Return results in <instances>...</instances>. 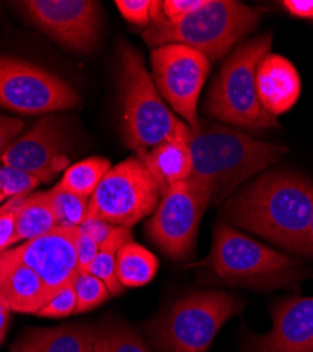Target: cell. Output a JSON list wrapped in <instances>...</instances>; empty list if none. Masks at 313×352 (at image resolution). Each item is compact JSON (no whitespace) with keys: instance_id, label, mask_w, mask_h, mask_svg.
Returning a JSON list of instances; mask_svg holds the SVG:
<instances>
[{"instance_id":"cell-31","label":"cell","mask_w":313,"mask_h":352,"mask_svg":"<svg viewBox=\"0 0 313 352\" xmlns=\"http://www.w3.org/2000/svg\"><path fill=\"white\" fill-rule=\"evenodd\" d=\"M75 250H76L79 271H87L91 263L94 262V259L98 256L100 247L92 237L80 231L78 227L76 236H75Z\"/></svg>"},{"instance_id":"cell-25","label":"cell","mask_w":313,"mask_h":352,"mask_svg":"<svg viewBox=\"0 0 313 352\" xmlns=\"http://www.w3.org/2000/svg\"><path fill=\"white\" fill-rule=\"evenodd\" d=\"M74 290L76 295V314L89 311L111 298L106 285L87 271L78 272L74 280Z\"/></svg>"},{"instance_id":"cell-22","label":"cell","mask_w":313,"mask_h":352,"mask_svg":"<svg viewBox=\"0 0 313 352\" xmlns=\"http://www.w3.org/2000/svg\"><path fill=\"white\" fill-rule=\"evenodd\" d=\"M110 161L102 157H92L76 162L65 169L63 179L56 185L78 196L91 199L103 176L110 170Z\"/></svg>"},{"instance_id":"cell-4","label":"cell","mask_w":313,"mask_h":352,"mask_svg":"<svg viewBox=\"0 0 313 352\" xmlns=\"http://www.w3.org/2000/svg\"><path fill=\"white\" fill-rule=\"evenodd\" d=\"M119 91L123 140L137 155L171 137L188 134L189 126L166 107L143 56L127 43L119 50Z\"/></svg>"},{"instance_id":"cell-14","label":"cell","mask_w":313,"mask_h":352,"mask_svg":"<svg viewBox=\"0 0 313 352\" xmlns=\"http://www.w3.org/2000/svg\"><path fill=\"white\" fill-rule=\"evenodd\" d=\"M78 228L55 227L37 239L13 248L16 255L43 280L48 300L71 285L78 272L75 236Z\"/></svg>"},{"instance_id":"cell-8","label":"cell","mask_w":313,"mask_h":352,"mask_svg":"<svg viewBox=\"0 0 313 352\" xmlns=\"http://www.w3.org/2000/svg\"><path fill=\"white\" fill-rule=\"evenodd\" d=\"M161 190L153 175L137 155H133L103 176L89 199L88 219L130 228L155 212Z\"/></svg>"},{"instance_id":"cell-27","label":"cell","mask_w":313,"mask_h":352,"mask_svg":"<svg viewBox=\"0 0 313 352\" xmlns=\"http://www.w3.org/2000/svg\"><path fill=\"white\" fill-rule=\"evenodd\" d=\"M87 272L96 276L106 285L111 298H116L123 293L125 287L120 285L116 275V254L99 251L98 256L94 259Z\"/></svg>"},{"instance_id":"cell-10","label":"cell","mask_w":313,"mask_h":352,"mask_svg":"<svg viewBox=\"0 0 313 352\" xmlns=\"http://www.w3.org/2000/svg\"><path fill=\"white\" fill-rule=\"evenodd\" d=\"M79 98L58 76L23 60L0 56V106L21 114L75 107Z\"/></svg>"},{"instance_id":"cell-33","label":"cell","mask_w":313,"mask_h":352,"mask_svg":"<svg viewBox=\"0 0 313 352\" xmlns=\"http://www.w3.org/2000/svg\"><path fill=\"white\" fill-rule=\"evenodd\" d=\"M115 227L116 226L109 224L98 219H88L87 221L82 223L79 230L83 231L85 234H88V236L92 237L100 247L110 237V234L113 230H115Z\"/></svg>"},{"instance_id":"cell-34","label":"cell","mask_w":313,"mask_h":352,"mask_svg":"<svg viewBox=\"0 0 313 352\" xmlns=\"http://www.w3.org/2000/svg\"><path fill=\"white\" fill-rule=\"evenodd\" d=\"M131 241H133V236H131L130 228L116 226L115 230L111 231L110 237L100 245V251H107V252L118 254V251L123 245H126L127 243H131Z\"/></svg>"},{"instance_id":"cell-30","label":"cell","mask_w":313,"mask_h":352,"mask_svg":"<svg viewBox=\"0 0 313 352\" xmlns=\"http://www.w3.org/2000/svg\"><path fill=\"white\" fill-rule=\"evenodd\" d=\"M115 5L130 23L138 25H149L151 23V0H116Z\"/></svg>"},{"instance_id":"cell-9","label":"cell","mask_w":313,"mask_h":352,"mask_svg":"<svg viewBox=\"0 0 313 352\" xmlns=\"http://www.w3.org/2000/svg\"><path fill=\"white\" fill-rule=\"evenodd\" d=\"M211 200L209 189L191 178L168 189L147 223L150 239L171 258L189 256Z\"/></svg>"},{"instance_id":"cell-37","label":"cell","mask_w":313,"mask_h":352,"mask_svg":"<svg viewBox=\"0 0 313 352\" xmlns=\"http://www.w3.org/2000/svg\"><path fill=\"white\" fill-rule=\"evenodd\" d=\"M309 245L313 251V212H312V217H310V224H309Z\"/></svg>"},{"instance_id":"cell-5","label":"cell","mask_w":313,"mask_h":352,"mask_svg":"<svg viewBox=\"0 0 313 352\" xmlns=\"http://www.w3.org/2000/svg\"><path fill=\"white\" fill-rule=\"evenodd\" d=\"M272 34L255 37L227 58L212 82L205 111L211 119L250 131L277 130V117L267 113L259 99L255 71L261 58L270 52Z\"/></svg>"},{"instance_id":"cell-28","label":"cell","mask_w":313,"mask_h":352,"mask_svg":"<svg viewBox=\"0 0 313 352\" xmlns=\"http://www.w3.org/2000/svg\"><path fill=\"white\" fill-rule=\"evenodd\" d=\"M76 311V295L74 282L51 298L39 311L37 316L47 318H65Z\"/></svg>"},{"instance_id":"cell-35","label":"cell","mask_w":313,"mask_h":352,"mask_svg":"<svg viewBox=\"0 0 313 352\" xmlns=\"http://www.w3.org/2000/svg\"><path fill=\"white\" fill-rule=\"evenodd\" d=\"M281 5L291 16L313 20V0H283Z\"/></svg>"},{"instance_id":"cell-24","label":"cell","mask_w":313,"mask_h":352,"mask_svg":"<svg viewBox=\"0 0 313 352\" xmlns=\"http://www.w3.org/2000/svg\"><path fill=\"white\" fill-rule=\"evenodd\" d=\"M95 352H151L140 336L123 322L96 330Z\"/></svg>"},{"instance_id":"cell-21","label":"cell","mask_w":313,"mask_h":352,"mask_svg":"<svg viewBox=\"0 0 313 352\" xmlns=\"http://www.w3.org/2000/svg\"><path fill=\"white\" fill-rule=\"evenodd\" d=\"M158 271L157 256L134 241L123 245L116 254V275L123 287L144 286Z\"/></svg>"},{"instance_id":"cell-13","label":"cell","mask_w":313,"mask_h":352,"mask_svg":"<svg viewBox=\"0 0 313 352\" xmlns=\"http://www.w3.org/2000/svg\"><path fill=\"white\" fill-rule=\"evenodd\" d=\"M64 134L60 122L54 116H45L21 137H17L3 153L0 161L6 166L32 173L50 184L68 166L64 151Z\"/></svg>"},{"instance_id":"cell-12","label":"cell","mask_w":313,"mask_h":352,"mask_svg":"<svg viewBox=\"0 0 313 352\" xmlns=\"http://www.w3.org/2000/svg\"><path fill=\"white\" fill-rule=\"evenodd\" d=\"M30 19L54 41L68 50L91 52L99 40V3L92 0H27Z\"/></svg>"},{"instance_id":"cell-6","label":"cell","mask_w":313,"mask_h":352,"mask_svg":"<svg viewBox=\"0 0 313 352\" xmlns=\"http://www.w3.org/2000/svg\"><path fill=\"white\" fill-rule=\"evenodd\" d=\"M220 280L244 287H277L299 278L301 262L219 223L204 262Z\"/></svg>"},{"instance_id":"cell-18","label":"cell","mask_w":313,"mask_h":352,"mask_svg":"<svg viewBox=\"0 0 313 352\" xmlns=\"http://www.w3.org/2000/svg\"><path fill=\"white\" fill-rule=\"evenodd\" d=\"M186 135L171 137L153 146L147 153L137 155L153 175L161 190V196L168 189L189 179L192 173V158Z\"/></svg>"},{"instance_id":"cell-23","label":"cell","mask_w":313,"mask_h":352,"mask_svg":"<svg viewBox=\"0 0 313 352\" xmlns=\"http://www.w3.org/2000/svg\"><path fill=\"white\" fill-rule=\"evenodd\" d=\"M52 209L56 217V227L78 228L88 220L89 199L54 186L50 192Z\"/></svg>"},{"instance_id":"cell-38","label":"cell","mask_w":313,"mask_h":352,"mask_svg":"<svg viewBox=\"0 0 313 352\" xmlns=\"http://www.w3.org/2000/svg\"><path fill=\"white\" fill-rule=\"evenodd\" d=\"M5 199H6V197H5L3 192H2V188H0V204H2V201H3ZM0 208H2V206H0Z\"/></svg>"},{"instance_id":"cell-11","label":"cell","mask_w":313,"mask_h":352,"mask_svg":"<svg viewBox=\"0 0 313 352\" xmlns=\"http://www.w3.org/2000/svg\"><path fill=\"white\" fill-rule=\"evenodd\" d=\"M151 78L160 95L191 129H197V102L211 71V61L192 48L168 44L151 51Z\"/></svg>"},{"instance_id":"cell-15","label":"cell","mask_w":313,"mask_h":352,"mask_svg":"<svg viewBox=\"0 0 313 352\" xmlns=\"http://www.w3.org/2000/svg\"><path fill=\"white\" fill-rule=\"evenodd\" d=\"M270 333L248 340V352H313V298H292L275 306Z\"/></svg>"},{"instance_id":"cell-7","label":"cell","mask_w":313,"mask_h":352,"mask_svg":"<svg viewBox=\"0 0 313 352\" xmlns=\"http://www.w3.org/2000/svg\"><path fill=\"white\" fill-rule=\"evenodd\" d=\"M240 309V300L229 293H191L150 322L147 333L161 352H206L226 321Z\"/></svg>"},{"instance_id":"cell-19","label":"cell","mask_w":313,"mask_h":352,"mask_svg":"<svg viewBox=\"0 0 313 352\" xmlns=\"http://www.w3.org/2000/svg\"><path fill=\"white\" fill-rule=\"evenodd\" d=\"M96 330L85 326H63L36 330L19 340L12 352H95Z\"/></svg>"},{"instance_id":"cell-39","label":"cell","mask_w":313,"mask_h":352,"mask_svg":"<svg viewBox=\"0 0 313 352\" xmlns=\"http://www.w3.org/2000/svg\"><path fill=\"white\" fill-rule=\"evenodd\" d=\"M0 212H2V208H0Z\"/></svg>"},{"instance_id":"cell-36","label":"cell","mask_w":313,"mask_h":352,"mask_svg":"<svg viewBox=\"0 0 313 352\" xmlns=\"http://www.w3.org/2000/svg\"><path fill=\"white\" fill-rule=\"evenodd\" d=\"M10 311L12 310L9 309L3 296L0 295V344L3 342V340L8 334V329L10 324Z\"/></svg>"},{"instance_id":"cell-2","label":"cell","mask_w":313,"mask_h":352,"mask_svg":"<svg viewBox=\"0 0 313 352\" xmlns=\"http://www.w3.org/2000/svg\"><path fill=\"white\" fill-rule=\"evenodd\" d=\"M186 144L192 158L189 178L222 200L240 184L278 162L288 151L277 142L255 140L244 131L209 120L191 129Z\"/></svg>"},{"instance_id":"cell-3","label":"cell","mask_w":313,"mask_h":352,"mask_svg":"<svg viewBox=\"0 0 313 352\" xmlns=\"http://www.w3.org/2000/svg\"><path fill=\"white\" fill-rule=\"evenodd\" d=\"M264 13L261 8H250L236 0H205L202 6L177 21H153L143 37L153 48L185 45L215 63L248 36Z\"/></svg>"},{"instance_id":"cell-29","label":"cell","mask_w":313,"mask_h":352,"mask_svg":"<svg viewBox=\"0 0 313 352\" xmlns=\"http://www.w3.org/2000/svg\"><path fill=\"white\" fill-rule=\"evenodd\" d=\"M24 197H13L0 212V254L8 251L14 244L16 236V214L20 201Z\"/></svg>"},{"instance_id":"cell-32","label":"cell","mask_w":313,"mask_h":352,"mask_svg":"<svg viewBox=\"0 0 313 352\" xmlns=\"http://www.w3.org/2000/svg\"><path fill=\"white\" fill-rule=\"evenodd\" d=\"M23 127L24 123L20 119L0 114V158L9 148V145L17 138Z\"/></svg>"},{"instance_id":"cell-16","label":"cell","mask_w":313,"mask_h":352,"mask_svg":"<svg viewBox=\"0 0 313 352\" xmlns=\"http://www.w3.org/2000/svg\"><path fill=\"white\" fill-rule=\"evenodd\" d=\"M255 86L263 109L277 117L288 111L301 95V79L291 61L266 54L255 71Z\"/></svg>"},{"instance_id":"cell-17","label":"cell","mask_w":313,"mask_h":352,"mask_svg":"<svg viewBox=\"0 0 313 352\" xmlns=\"http://www.w3.org/2000/svg\"><path fill=\"white\" fill-rule=\"evenodd\" d=\"M0 295L17 313L37 314L48 302V292L40 276L13 250L0 254Z\"/></svg>"},{"instance_id":"cell-20","label":"cell","mask_w":313,"mask_h":352,"mask_svg":"<svg viewBox=\"0 0 313 352\" xmlns=\"http://www.w3.org/2000/svg\"><path fill=\"white\" fill-rule=\"evenodd\" d=\"M55 227L56 217L48 192L24 197L17 208L14 244L44 236Z\"/></svg>"},{"instance_id":"cell-1","label":"cell","mask_w":313,"mask_h":352,"mask_svg":"<svg viewBox=\"0 0 313 352\" xmlns=\"http://www.w3.org/2000/svg\"><path fill=\"white\" fill-rule=\"evenodd\" d=\"M313 212V182L291 170L266 172L224 204L233 226L298 254H312L309 224Z\"/></svg>"},{"instance_id":"cell-26","label":"cell","mask_w":313,"mask_h":352,"mask_svg":"<svg viewBox=\"0 0 313 352\" xmlns=\"http://www.w3.org/2000/svg\"><path fill=\"white\" fill-rule=\"evenodd\" d=\"M41 181L25 170L2 165L0 166V188L6 199L27 197Z\"/></svg>"}]
</instances>
